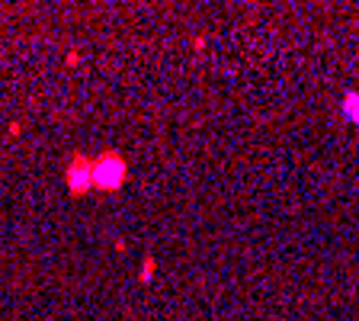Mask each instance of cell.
Masks as SVG:
<instances>
[{
  "instance_id": "1",
  "label": "cell",
  "mask_w": 359,
  "mask_h": 321,
  "mask_svg": "<svg viewBox=\"0 0 359 321\" xmlns=\"http://www.w3.org/2000/svg\"><path fill=\"white\" fill-rule=\"evenodd\" d=\"M126 173H128V167L119 155H103L90 164L93 187H100V190H119L126 183Z\"/></svg>"
},
{
  "instance_id": "2",
  "label": "cell",
  "mask_w": 359,
  "mask_h": 321,
  "mask_svg": "<svg viewBox=\"0 0 359 321\" xmlns=\"http://www.w3.org/2000/svg\"><path fill=\"white\" fill-rule=\"evenodd\" d=\"M67 187L71 193H87L93 187V177H90V161H74L71 171H67Z\"/></svg>"
},
{
  "instance_id": "3",
  "label": "cell",
  "mask_w": 359,
  "mask_h": 321,
  "mask_svg": "<svg viewBox=\"0 0 359 321\" xmlns=\"http://www.w3.org/2000/svg\"><path fill=\"white\" fill-rule=\"evenodd\" d=\"M340 112H344V119L359 122V93H346L344 103H340Z\"/></svg>"
}]
</instances>
